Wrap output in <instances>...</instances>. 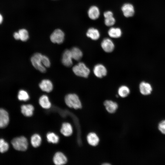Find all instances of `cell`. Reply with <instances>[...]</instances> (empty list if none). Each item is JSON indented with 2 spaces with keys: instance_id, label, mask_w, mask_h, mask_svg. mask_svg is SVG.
Wrapping results in <instances>:
<instances>
[{
  "instance_id": "1",
  "label": "cell",
  "mask_w": 165,
  "mask_h": 165,
  "mask_svg": "<svg viewBox=\"0 0 165 165\" xmlns=\"http://www.w3.org/2000/svg\"><path fill=\"white\" fill-rule=\"evenodd\" d=\"M65 102L67 106L75 109H79L82 107L81 102L78 95L75 94H69L64 98Z\"/></svg>"
},
{
  "instance_id": "2",
  "label": "cell",
  "mask_w": 165,
  "mask_h": 165,
  "mask_svg": "<svg viewBox=\"0 0 165 165\" xmlns=\"http://www.w3.org/2000/svg\"><path fill=\"white\" fill-rule=\"evenodd\" d=\"M42 55L39 53L33 54L31 58V61L33 66L37 70L42 73L46 72V68L43 65L42 61Z\"/></svg>"
},
{
  "instance_id": "3",
  "label": "cell",
  "mask_w": 165,
  "mask_h": 165,
  "mask_svg": "<svg viewBox=\"0 0 165 165\" xmlns=\"http://www.w3.org/2000/svg\"><path fill=\"white\" fill-rule=\"evenodd\" d=\"M11 143L14 148L17 150L24 151H26L28 148V140L24 136L13 138L12 140Z\"/></svg>"
},
{
  "instance_id": "4",
  "label": "cell",
  "mask_w": 165,
  "mask_h": 165,
  "mask_svg": "<svg viewBox=\"0 0 165 165\" xmlns=\"http://www.w3.org/2000/svg\"><path fill=\"white\" fill-rule=\"evenodd\" d=\"M72 70L77 76L85 78L88 77L90 72V69L82 62H80L74 66Z\"/></svg>"
},
{
  "instance_id": "5",
  "label": "cell",
  "mask_w": 165,
  "mask_h": 165,
  "mask_svg": "<svg viewBox=\"0 0 165 165\" xmlns=\"http://www.w3.org/2000/svg\"><path fill=\"white\" fill-rule=\"evenodd\" d=\"M64 34L60 29H56L51 35L50 38L51 41L53 43L61 44L64 41Z\"/></svg>"
},
{
  "instance_id": "6",
  "label": "cell",
  "mask_w": 165,
  "mask_h": 165,
  "mask_svg": "<svg viewBox=\"0 0 165 165\" xmlns=\"http://www.w3.org/2000/svg\"><path fill=\"white\" fill-rule=\"evenodd\" d=\"M73 58L71 55L70 50L66 49L63 53L61 62L63 64L67 67H69L73 64Z\"/></svg>"
},
{
  "instance_id": "7",
  "label": "cell",
  "mask_w": 165,
  "mask_h": 165,
  "mask_svg": "<svg viewBox=\"0 0 165 165\" xmlns=\"http://www.w3.org/2000/svg\"><path fill=\"white\" fill-rule=\"evenodd\" d=\"M93 72L97 77L101 78L107 75V70L104 65L101 64H98L94 66L93 69Z\"/></svg>"
},
{
  "instance_id": "8",
  "label": "cell",
  "mask_w": 165,
  "mask_h": 165,
  "mask_svg": "<svg viewBox=\"0 0 165 165\" xmlns=\"http://www.w3.org/2000/svg\"><path fill=\"white\" fill-rule=\"evenodd\" d=\"M39 86L42 91L47 93L51 92L53 89L52 82L48 79H43L39 84Z\"/></svg>"
},
{
  "instance_id": "9",
  "label": "cell",
  "mask_w": 165,
  "mask_h": 165,
  "mask_svg": "<svg viewBox=\"0 0 165 165\" xmlns=\"http://www.w3.org/2000/svg\"><path fill=\"white\" fill-rule=\"evenodd\" d=\"M101 46L106 52L110 53L114 50L115 46L112 41L109 38H105L101 42Z\"/></svg>"
},
{
  "instance_id": "10",
  "label": "cell",
  "mask_w": 165,
  "mask_h": 165,
  "mask_svg": "<svg viewBox=\"0 0 165 165\" xmlns=\"http://www.w3.org/2000/svg\"><path fill=\"white\" fill-rule=\"evenodd\" d=\"M9 121V117L8 112L5 109L0 108V128L6 127Z\"/></svg>"
},
{
  "instance_id": "11",
  "label": "cell",
  "mask_w": 165,
  "mask_h": 165,
  "mask_svg": "<svg viewBox=\"0 0 165 165\" xmlns=\"http://www.w3.org/2000/svg\"><path fill=\"white\" fill-rule=\"evenodd\" d=\"M53 160L55 165H62L67 163V159L66 156L62 153L58 152L54 155Z\"/></svg>"
},
{
  "instance_id": "12",
  "label": "cell",
  "mask_w": 165,
  "mask_h": 165,
  "mask_svg": "<svg viewBox=\"0 0 165 165\" xmlns=\"http://www.w3.org/2000/svg\"><path fill=\"white\" fill-rule=\"evenodd\" d=\"M122 11L124 16L127 17L133 16L134 13L133 6L130 3H125L122 6Z\"/></svg>"
},
{
  "instance_id": "13",
  "label": "cell",
  "mask_w": 165,
  "mask_h": 165,
  "mask_svg": "<svg viewBox=\"0 0 165 165\" xmlns=\"http://www.w3.org/2000/svg\"><path fill=\"white\" fill-rule=\"evenodd\" d=\"M139 88L141 93L145 95L150 94L152 91L151 85L145 82H142L140 83Z\"/></svg>"
},
{
  "instance_id": "14",
  "label": "cell",
  "mask_w": 165,
  "mask_h": 165,
  "mask_svg": "<svg viewBox=\"0 0 165 165\" xmlns=\"http://www.w3.org/2000/svg\"><path fill=\"white\" fill-rule=\"evenodd\" d=\"M105 23L108 26H111L115 23L116 20L113 16V13L111 11H107L104 13Z\"/></svg>"
},
{
  "instance_id": "15",
  "label": "cell",
  "mask_w": 165,
  "mask_h": 165,
  "mask_svg": "<svg viewBox=\"0 0 165 165\" xmlns=\"http://www.w3.org/2000/svg\"><path fill=\"white\" fill-rule=\"evenodd\" d=\"M104 105L107 111L111 113H114L118 107L117 103L111 100H107L105 101Z\"/></svg>"
},
{
  "instance_id": "16",
  "label": "cell",
  "mask_w": 165,
  "mask_h": 165,
  "mask_svg": "<svg viewBox=\"0 0 165 165\" xmlns=\"http://www.w3.org/2000/svg\"><path fill=\"white\" fill-rule=\"evenodd\" d=\"M21 112L24 116L27 117H31L33 115L34 108L31 105H23L21 106Z\"/></svg>"
},
{
  "instance_id": "17",
  "label": "cell",
  "mask_w": 165,
  "mask_h": 165,
  "mask_svg": "<svg viewBox=\"0 0 165 165\" xmlns=\"http://www.w3.org/2000/svg\"><path fill=\"white\" fill-rule=\"evenodd\" d=\"M61 132L65 136H70L72 133L73 130L72 125L68 123H63L61 129Z\"/></svg>"
},
{
  "instance_id": "18",
  "label": "cell",
  "mask_w": 165,
  "mask_h": 165,
  "mask_svg": "<svg viewBox=\"0 0 165 165\" xmlns=\"http://www.w3.org/2000/svg\"><path fill=\"white\" fill-rule=\"evenodd\" d=\"M100 14L99 10L96 6H91L88 10V16L90 19L93 20L97 19L99 16Z\"/></svg>"
},
{
  "instance_id": "19",
  "label": "cell",
  "mask_w": 165,
  "mask_h": 165,
  "mask_svg": "<svg viewBox=\"0 0 165 165\" xmlns=\"http://www.w3.org/2000/svg\"><path fill=\"white\" fill-rule=\"evenodd\" d=\"M39 103L40 105L45 109L50 108L51 105L48 97L46 95H43L40 97Z\"/></svg>"
},
{
  "instance_id": "20",
  "label": "cell",
  "mask_w": 165,
  "mask_h": 165,
  "mask_svg": "<svg viewBox=\"0 0 165 165\" xmlns=\"http://www.w3.org/2000/svg\"><path fill=\"white\" fill-rule=\"evenodd\" d=\"M87 139L91 145L95 146L99 143V139L97 135L94 133H90L87 135Z\"/></svg>"
},
{
  "instance_id": "21",
  "label": "cell",
  "mask_w": 165,
  "mask_h": 165,
  "mask_svg": "<svg viewBox=\"0 0 165 165\" xmlns=\"http://www.w3.org/2000/svg\"><path fill=\"white\" fill-rule=\"evenodd\" d=\"M70 50L73 59L79 61L82 58L83 56L82 52L79 48L74 47Z\"/></svg>"
},
{
  "instance_id": "22",
  "label": "cell",
  "mask_w": 165,
  "mask_h": 165,
  "mask_svg": "<svg viewBox=\"0 0 165 165\" xmlns=\"http://www.w3.org/2000/svg\"><path fill=\"white\" fill-rule=\"evenodd\" d=\"M86 35L88 37L95 40H97L100 36L99 31L97 29L93 28L88 29Z\"/></svg>"
},
{
  "instance_id": "23",
  "label": "cell",
  "mask_w": 165,
  "mask_h": 165,
  "mask_svg": "<svg viewBox=\"0 0 165 165\" xmlns=\"http://www.w3.org/2000/svg\"><path fill=\"white\" fill-rule=\"evenodd\" d=\"M108 33L111 38H117L120 37L122 35V31L119 28H112L108 30Z\"/></svg>"
},
{
  "instance_id": "24",
  "label": "cell",
  "mask_w": 165,
  "mask_h": 165,
  "mask_svg": "<svg viewBox=\"0 0 165 165\" xmlns=\"http://www.w3.org/2000/svg\"><path fill=\"white\" fill-rule=\"evenodd\" d=\"M42 141L40 136L37 134L33 135L31 137V141L32 145L35 148L39 146Z\"/></svg>"
},
{
  "instance_id": "25",
  "label": "cell",
  "mask_w": 165,
  "mask_h": 165,
  "mask_svg": "<svg viewBox=\"0 0 165 165\" xmlns=\"http://www.w3.org/2000/svg\"><path fill=\"white\" fill-rule=\"evenodd\" d=\"M119 95L122 97H127L130 93L129 88L126 86H120L118 90Z\"/></svg>"
},
{
  "instance_id": "26",
  "label": "cell",
  "mask_w": 165,
  "mask_h": 165,
  "mask_svg": "<svg viewBox=\"0 0 165 165\" xmlns=\"http://www.w3.org/2000/svg\"><path fill=\"white\" fill-rule=\"evenodd\" d=\"M17 97L19 100L24 101H27L30 98L28 92L23 90H20L19 91Z\"/></svg>"
},
{
  "instance_id": "27",
  "label": "cell",
  "mask_w": 165,
  "mask_h": 165,
  "mask_svg": "<svg viewBox=\"0 0 165 165\" xmlns=\"http://www.w3.org/2000/svg\"><path fill=\"white\" fill-rule=\"evenodd\" d=\"M46 138L48 141L53 144H56L59 141L58 136L53 133H49L46 135Z\"/></svg>"
},
{
  "instance_id": "28",
  "label": "cell",
  "mask_w": 165,
  "mask_h": 165,
  "mask_svg": "<svg viewBox=\"0 0 165 165\" xmlns=\"http://www.w3.org/2000/svg\"><path fill=\"white\" fill-rule=\"evenodd\" d=\"M20 37V40L23 42L27 41L29 38L28 33L25 29H20L18 31Z\"/></svg>"
},
{
  "instance_id": "29",
  "label": "cell",
  "mask_w": 165,
  "mask_h": 165,
  "mask_svg": "<svg viewBox=\"0 0 165 165\" xmlns=\"http://www.w3.org/2000/svg\"><path fill=\"white\" fill-rule=\"evenodd\" d=\"M9 148L8 143L2 139H0V152L4 153L7 151Z\"/></svg>"
},
{
  "instance_id": "30",
  "label": "cell",
  "mask_w": 165,
  "mask_h": 165,
  "mask_svg": "<svg viewBox=\"0 0 165 165\" xmlns=\"http://www.w3.org/2000/svg\"><path fill=\"white\" fill-rule=\"evenodd\" d=\"M42 61L43 65L46 68L50 67L51 65V62L50 59L47 56L42 55Z\"/></svg>"
},
{
  "instance_id": "31",
  "label": "cell",
  "mask_w": 165,
  "mask_h": 165,
  "mask_svg": "<svg viewBox=\"0 0 165 165\" xmlns=\"http://www.w3.org/2000/svg\"><path fill=\"white\" fill-rule=\"evenodd\" d=\"M158 128L162 134H165V120L162 121L160 123Z\"/></svg>"
},
{
  "instance_id": "32",
  "label": "cell",
  "mask_w": 165,
  "mask_h": 165,
  "mask_svg": "<svg viewBox=\"0 0 165 165\" xmlns=\"http://www.w3.org/2000/svg\"><path fill=\"white\" fill-rule=\"evenodd\" d=\"M13 37L16 40H18L20 39V35L18 32H16L14 33Z\"/></svg>"
},
{
  "instance_id": "33",
  "label": "cell",
  "mask_w": 165,
  "mask_h": 165,
  "mask_svg": "<svg viewBox=\"0 0 165 165\" xmlns=\"http://www.w3.org/2000/svg\"><path fill=\"white\" fill-rule=\"evenodd\" d=\"M3 20V18L2 15L0 13V24L2 22Z\"/></svg>"
}]
</instances>
